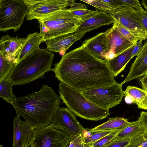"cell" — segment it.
<instances>
[{
	"mask_svg": "<svg viewBox=\"0 0 147 147\" xmlns=\"http://www.w3.org/2000/svg\"><path fill=\"white\" fill-rule=\"evenodd\" d=\"M143 89L147 91V75H146L140 79Z\"/></svg>",
	"mask_w": 147,
	"mask_h": 147,
	"instance_id": "obj_39",
	"label": "cell"
},
{
	"mask_svg": "<svg viewBox=\"0 0 147 147\" xmlns=\"http://www.w3.org/2000/svg\"><path fill=\"white\" fill-rule=\"evenodd\" d=\"M75 147H86L83 138V135L75 138Z\"/></svg>",
	"mask_w": 147,
	"mask_h": 147,
	"instance_id": "obj_37",
	"label": "cell"
},
{
	"mask_svg": "<svg viewBox=\"0 0 147 147\" xmlns=\"http://www.w3.org/2000/svg\"><path fill=\"white\" fill-rule=\"evenodd\" d=\"M146 75H147V74H146Z\"/></svg>",
	"mask_w": 147,
	"mask_h": 147,
	"instance_id": "obj_47",
	"label": "cell"
},
{
	"mask_svg": "<svg viewBox=\"0 0 147 147\" xmlns=\"http://www.w3.org/2000/svg\"><path fill=\"white\" fill-rule=\"evenodd\" d=\"M140 16L143 26L147 32V11H136Z\"/></svg>",
	"mask_w": 147,
	"mask_h": 147,
	"instance_id": "obj_35",
	"label": "cell"
},
{
	"mask_svg": "<svg viewBox=\"0 0 147 147\" xmlns=\"http://www.w3.org/2000/svg\"><path fill=\"white\" fill-rule=\"evenodd\" d=\"M69 147H75V138H73L70 142Z\"/></svg>",
	"mask_w": 147,
	"mask_h": 147,
	"instance_id": "obj_40",
	"label": "cell"
},
{
	"mask_svg": "<svg viewBox=\"0 0 147 147\" xmlns=\"http://www.w3.org/2000/svg\"><path fill=\"white\" fill-rule=\"evenodd\" d=\"M102 32L84 40L82 45L94 56L105 60L106 47L103 40Z\"/></svg>",
	"mask_w": 147,
	"mask_h": 147,
	"instance_id": "obj_19",
	"label": "cell"
},
{
	"mask_svg": "<svg viewBox=\"0 0 147 147\" xmlns=\"http://www.w3.org/2000/svg\"><path fill=\"white\" fill-rule=\"evenodd\" d=\"M45 35L36 32L28 34L16 60V63L28 55L39 49L40 44L44 42Z\"/></svg>",
	"mask_w": 147,
	"mask_h": 147,
	"instance_id": "obj_18",
	"label": "cell"
},
{
	"mask_svg": "<svg viewBox=\"0 0 147 147\" xmlns=\"http://www.w3.org/2000/svg\"><path fill=\"white\" fill-rule=\"evenodd\" d=\"M138 120L142 124L147 127V112L142 111Z\"/></svg>",
	"mask_w": 147,
	"mask_h": 147,
	"instance_id": "obj_36",
	"label": "cell"
},
{
	"mask_svg": "<svg viewBox=\"0 0 147 147\" xmlns=\"http://www.w3.org/2000/svg\"><path fill=\"white\" fill-rule=\"evenodd\" d=\"M69 144L68 145V146L66 147H69Z\"/></svg>",
	"mask_w": 147,
	"mask_h": 147,
	"instance_id": "obj_45",
	"label": "cell"
},
{
	"mask_svg": "<svg viewBox=\"0 0 147 147\" xmlns=\"http://www.w3.org/2000/svg\"><path fill=\"white\" fill-rule=\"evenodd\" d=\"M25 147H32V146L31 143L30 142L26 145Z\"/></svg>",
	"mask_w": 147,
	"mask_h": 147,
	"instance_id": "obj_42",
	"label": "cell"
},
{
	"mask_svg": "<svg viewBox=\"0 0 147 147\" xmlns=\"http://www.w3.org/2000/svg\"><path fill=\"white\" fill-rule=\"evenodd\" d=\"M15 65L9 63L5 57L0 53V81L10 73Z\"/></svg>",
	"mask_w": 147,
	"mask_h": 147,
	"instance_id": "obj_28",
	"label": "cell"
},
{
	"mask_svg": "<svg viewBox=\"0 0 147 147\" xmlns=\"http://www.w3.org/2000/svg\"><path fill=\"white\" fill-rule=\"evenodd\" d=\"M9 74L0 81V96L11 104L15 96L12 92L13 85L9 79Z\"/></svg>",
	"mask_w": 147,
	"mask_h": 147,
	"instance_id": "obj_24",
	"label": "cell"
},
{
	"mask_svg": "<svg viewBox=\"0 0 147 147\" xmlns=\"http://www.w3.org/2000/svg\"><path fill=\"white\" fill-rule=\"evenodd\" d=\"M139 135H147V127L141 124L138 120L130 122L120 131L112 140Z\"/></svg>",
	"mask_w": 147,
	"mask_h": 147,
	"instance_id": "obj_21",
	"label": "cell"
},
{
	"mask_svg": "<svg viewBox=\"0 0 147 147\" xmlns=\"http://www.w3.org/2000/svg\"><path fill=\"white\" fill-rule=\"evenodd\" d=\"M103 40L106 47L105 60L107 61L113 59L135 44L123 36L113 25L103 32Z\"/></svg>",
	"mask_w": 147,
	"mask_h": 147,
	"instance_id": "obj_11",
	"label": "cell"
},
{
	"mask_svg": "<svg viewBox=\"0 0 147 147\" xmlns=\"http://www.w3.org/2000/svg\"><path fill=\"white\" fill-rule=\"evenodd\" d=\"M146 95V92L143 89L134 86H128L123 91L125 98H130V102L137 105L141 102Z\"/></svg>",
	"mask_w": 147,
	"mask_h": 147,
	"instance_id": "obj_25",
	"label": "cell"
},
{
	"mask_svg": "<svg viewBox=\"0 0 147 147\" xmlns=\"http://www.w3.org/2000/svg\"><path fill=\"white\" fill-rule=\"evenodd\" d=\"M28 12L24 0H0V30H19Z\"/></svg>",
	"mask_w": 147,
	"mask_h": 147,
	"instance_id": "obj_6",
	"label": "cell"
},
{
	"mask_svg": "<svg viewBox=\"0 0 147 147\" xmlns=\"http://www.w3.org/2000/svg\"><path fill=\"white\" fill-rule=\"evenodd\" d=\"M113 8L120 10H129L135 11L128 4L125 3L123 0H103Z\"/></svg>",
	"mask_w": 147,
	"mask_h": 147,
	"instance_id": "obj_32",
	"label": "cell"
},
{
	"mask_svg": "<svg viewBox=\"0 0 147 147\" xmlns=\"http://www.w3.org/2000/svg\"><path fill=\"white\" fill-rule=\"evenodd\" d=\"M143 40H140L138 41L134 47L131 54V57L133 58L137 56L139 52L143 46L142 43Z\"/></svg>",
	"mask_w": 147,
	"mask_h": 147,
	"instance_id": "obj_34",
	"label": "cell"
},
{
	"mask_svg": "<svg viewBox=\"0 0 147 147\" xmlns=\"http://www.w3.org/2000/svg\"><path fill=\"white\" fill-rule=\"evenodd\" d=\"M54 66L55 77L80 92L117 83L107 61L94 56L82 45L65 53Z\"/></svg>",
	"mask_w": 147,
	"mask_h": 147,
	"instance_id": "obj_1",
	"label": "cell"
},
{
	"mask_svg": "<svg viewBox=\"0 0 147 147\" xmlns=\"http://www.w3.org/2000/svg\"><path fill=\"white\" fill-rule=\"evenodd\" d=\"M20 116L17 115L13 119V147H25L31 141L36 129L26 121H22Z\"/></svg>",
	"mask_w": 147,
	"mask_h": 147,
	"instance_id": "obj_13",
	"label": "cell"
},
{
	"mask_svg": "<svg viewBox=\"0 0 147 147\" xmlns=\"http://www.w3.org/2000/svg\"><path fill=\"white\" fill-rule=\"evenodd\" d=\"M125 3L128 4L136 11L142 12L144 11L139 1L138 0H123Z\"/></svg>",
	"mask_w": 147,
	"mask_h": 147,
	"instance_id": "obj_33",
	"label": "cell"
},
{
	"mask_svg": "<svg viewBox=\"0 0 147 147\" xmlns=\"http://www.w3.org/2000/svg\"><path fill=\"white\" fill-rule=\"evenodd\" d=\"M77 41L74 34L63 35L45 41L46 48L51 52H58L63 56L69 47Z\"/></svg>",
	"mask_w": 147,
	"mask_h": 147,
	"instance_id": "obj_17",
	"label": "cell"
},
{
	"mask_svg": "<svg viewBox=\"0 0 147 147\" xmlns=\"http://www.w3.org/2000/svg\"><path fill=\"white\" fill-rule=\"evenodd\" d=\"M122 129L114 130L99 140L86 145L91 147H103L110 142L117 134Z\"/></svg>",
	"mask_w": 147,
	"mask_h": 147,
	"instance_id": "obj_29",
	"label": "cell"
},
{
	"mask_svg": "<svg viewBox=\"0 0 147 147\" xmlns=\"http://www.w3.org/2000/svg\"><path fill=\"white\" fill-rule=\"evenodd\" d=\"M147 147V146H144V147Z\"/></svg>",
	"mask_w": 147,
	"mask_h": 147,
	"instance_id": "obj_46",
	"label": "cell"
},
{
	"mask_svg": "<svg viewBox=\"0 0 147 147\" xmlns=\"http://www.w3.org/2000/svg\"><path fill=\"white\" fill-rule=\"evenodd\" d=\"M127 119L123 117L109 118L106 122L96 127L86 129L90 131H111L122 129L130 123Z\"/></svg>",
	"mask_w": 147,
	"mask_h": 147,
	"instance_id": "obj_22",
	"label": "cell"
},
{
	"mask_svg": "<svg viewBox=\"0 0 147 147\" xmlns=\"http://www.w3.org/2000/svg\"><path fill=\"white\" fill-rule=\"evenodd\" d=\"M80 1L88 4L102 11L111 15L113 13L120 10L113 8L103 0H83Z\"/></svg>",
	"mask_w": 147,
	"mask_h": 147,
	"instance_id": "obj_27",
	"label": "cell"
},
{
	"mask_svg": "<svg viewBox=\"0 0 147 147\" xmlns=\"http://www.w3.org/2000/svg\"><path fill=\"white\" fill-rule=\"evenodd\" d=\"M137 43L113 59L107 61L109 67L114 77L124 70L127 63L132 59L131 54Z\"/></svg>",
	"mask_w": 147,
	"mask_h": 147,
	"instance_id": "obj_20",
	"label": "cell"
},
{
	"mask_svg": "<svg viewBox=\"0 0 147 147\" xmlns=\"http://www.w3.org/2000/svg\"><path fill=\"white\" fill-rule=\"evenodd\" d=\"M113 25L123 36L132 43L135 44L139 41L127 29L116 20Z\"/></svg>",
	"mask_w": 147,
	"mask_h": 147,
	"instance_id": "obj_30",
	"label": "cell"
},
{
	"mask_svg": "<svg viewBox=\"0 0 147 147\" xmlns=\"http://www.w3.org/2000/svg\"><path fill=\"white\" fill-rule=\"evenodd\" d=\"M141 3L143 7L147 10V0H142Z\"/></svg>",
	"mask_w": 147,
	"mask_h": 147,
	"instance_id": "obj_41",
	"label": "cell"
},
{
	"mask_svg": "<svg viewBox=\"0 0 147 147\" xmlns=\"http://www.w3.org/2000/svg\"><path fill=\"white\" fill-rule=\"evenodd\" d=\"M75 116L68 108L59 107L55 113L49 125L75 138L83 135L86 131Z\"/></svg>",
	"mask_w": 147,
	"mask_h": 147,
	"instance_id": "obj_9",
	"label": "cell"
},
{
	"mask_svg": "<svg viewBox=\"0 0 147 147\" xmlns=\"http://www.w3.org/2000/svg\"><path fill=\"white\" fill-rule=\"evenodd\" d=\"M136 57L132 63L127 75L121 83H124L138 78L147 73V40L137 55Z\"/></svg>",
	"mask_w": 147,
	"mask_h": 147,
	"instance_id": "obj_16",
	"label": "cell"
},
{
	"mask_svg": "<svg viewBox=\"0 0 147 147\" xmlns=\"http://www.w3.org/2000/svg\"><path fill=\"white\" fill-rule=\"evenodd\" d=\"M26 38L11 37L9 34L2 36L0 39V53L3 54L9 63L16 64V59Z\"/></svg>",
	"mask_w": 147,
	"mask_h": 147,
	"instance_id": "obj_15",
	"label": "cell"
},
{
	"mask_svg": "<svg viewBox=\"0 0 147 147\" xmlns=\"http://www.w3.org/2000/svg\"><path fill=\"white\" fill-rule=\"evenodd\" d=\"M61 100L54 90L47 85L29 95L14 97L11 103L17 115L22 117L36 129L49 125Z\"/></svg>",
	"mask_w": 147,
	"mask_h": 147,
	"instance_id": "obj_2",
	"label": "cell"
},
{
	"mask_svg": "<svg viewBox=\"0 0 147 147\" xmlns=\"http://www.w3.org/2000/svg\"><path fill=\"white\" fill-rule=\"evenodd\" d=\"M54 54L46 48H40L16 63L9 74L13 85H22L38 79H45L51 67Z\"/></svg>",
	"mask_w": 147,
	"mask_h": 147,
	"instance_id": "obj_3",
	"label": "cell"
},
{
	"mask_svg": "<svg viewBox=\"0 0 147 147\" xmlns=\"http://www.w3.org/2000/svg\"><path fill=\"white\" fill-rule=\"evenodd\" d=\"M138 135L112 140L103 147H126L133 139Z\"/></svg>",
	"mask_w": 147,
	"mask_h": 147,
	"instance_id": "obj_31",
	"label": "cell"
},
{
	"mask_svg": "<svg viewBox=\"0 0 147 147\" xmlns=\"http://www.w3.org/2000/svg\"><path fill=\"white\" fill-rule=\"evenodd\" d=\"M28 8L26 20H38L70 6L67 0H24Z\"/></svg>",
	"mask_w": 147,
	"mask_h": 147,
	"instance_id": "obj_10",
	"label": "cell"
},
{
	"mask_svg": "<svg viewBox=\"0 0 147 147\" xmlns=\"http://www.w3.org/2000/svg\"><path fill=\"white\" fill-rule=\"evenodd\" d=\"M86 129L88 134L84 133L83 134V140L85 145L95 142L114 131H90Z\"/></svg>",
	"mask_w": 147,
	"mask_h": 147,
	"instance_id": "obj_26",
	"label": "cell"
},
{
	"mask_svg": "<svg viewBox=\"0 0 147 147\" xmlns=\"http://www.w3.org/2000/svg\"><path fill=\"white\" fill-rule=\"evenodd\" d=\"M68 9L71 13L83 21L93 17L99 11L89 10L85 4L76 3L74 0H71L70 7Z\"/></svg>",
	"mask_w": 147,
	"mask_h": 147,
	"instance_id": "obj_23",
	"label": "cell"
},
{
	"mask_svg": "<svg viewBox=\"0 0 147 147\" xmlns=\"http://www.w3.org/2000/svg\"><path fill=\"white\" fill-rule=\"evenodd\" d=\"M145 91L146 92V95L141 102L137 105L139 109L147 110V91Z\"/></svg>",
	"mask_w": 147,
	"mask_h": 147,
	"instance_id": "obj_38",
	"label": "cell"
},
{
	"mask_svg": "<svg viewBox=\"0 0 147 147\" xmlns=\"http://www.w3.org/2000/svg\"><path fill=\"white\" fill-rule=\"evenodd\" d=\"M58 92L63 102L75 115L88 120L98 121L110 115L109 109L97 105L80 91L62 82L59 83Z\"/></svg>",
	"mask_w": 147,
	"mask_h": 147,
	"instance_id": "obj_4",
	"label": "cell"
},
{
	"mask_svg": "<svg viewBox=\"0 0 147 147\" xmlns=\"http://www.w3.org/2000/svg\"><path fill=\"white\" fill-rule=\"evenodd\" d=\"M0 147H4L2 145H0Z\"/></svg>",
	"mask_w": 147,
	"mask_h": 147,
	"instance_id": "obj_44",
	"label": "cell"
},
{
	"mask_svg": "<svg viewBox=\"0 0 147 147\" xmlns=\"http://www.w3.org/2000/svg\"><path fill=\"white\" fill-rule=\"evenodd\" d=\"M80 92L94 103L108 109L120 104L124 96L122 85L117 82L110 86Z\"/></svg>",
	"mask_w": 147,
	"mask_h": 147,
	"instance_id": "obj_7",
	"label": "cell"
},
{
	"mask_svg": "<svg viewBox=\"0 0 147 147\" xmlns=\"http://www.w3.org/2000/svg\"><path fill=\"white\" fill-rule=\"evenodd\" d=\"M86 145V147H91V146H88V145Z\"/></svg>",
	"mask_w": 147,
	"mask_h": 147,
	"instance_id": "obj_43",
	"label": "cell"
},
{
	"mask_svg": "<svg viewBox=\"0 0 147 147\" xmlns=\"http://www.w3.org/2000/svg\"><path fill=\"white\" fill-rule=\"evenodd\" d=\"M111 15L134 35L139 40L147 39V32L140 18L134 11L120 10Z\"/></svg>",
	"mask_w": 147,
	"mask_h": 147,
	"instance_id": "obj_12",
	"label": "cell"
},
{
	"mask_svg": "<svg viewBox=\"0 0 147 147\" xmlns=\"http://www.w3.org/2000/svg\"><path fill=\"white\" fill-rule=\"evenodd\" d=\"M37 20L42 22L47 30L45 35V42L61 35L75 32L83 22L66 8L55 11Z\"/></svg>",
	"mask_w": 147,
	"mask_h": 147,
	"instance_id": "obj_5",
	"label": "cell"
},
{
	"mask_svg": "<svg viewBox=\"0 0 147 147\" xmlns=\"http://www.w3.org/2000/svg\"><path fill=\"white\" fill-rule=\"evenodd\" d=\"M73 138L49 125L36 129L30 142L32 147H66Z\"/></svg>",
	"mask_w": 147,
	"mask_h": 147,
	"instance_id": "obj_8",
	"label": "cell"
},
{
	"mask_svg": "<svg viewBox=\"0 0 147 147\" xmlns=\"http://www.w3.org/2000/svg\"><path fill=\"white\" fill-rule=\"evenodd\" d=\"M115 21L110 14L99 11L93 17L83 22L74 35L77 40L82 38L88 32L101 26L113 23Z\"/></svg>",
	"mask_w": 147,
	"mask_h": 147,
	"instance_id": "obj_14",
	"label": "cell"
}]
</instances>
